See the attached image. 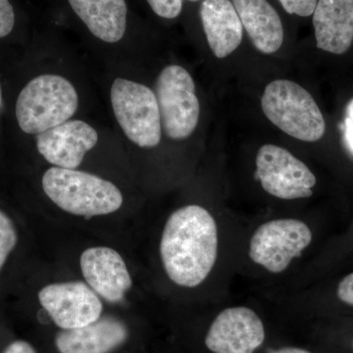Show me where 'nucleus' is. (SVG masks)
I'll return each instance as SVG.
<instances>
[{
    "instance_id": "obj_19",
    "label": "nucleus",
    "mask_w": 353,
    "mask_h": 353,
    "mask_svg": "<svg viewBox=\"0 0 353 353\" xmlns=\"http://www.w3.org/2000/svg\"><path fill=\"white\" fill-rule=\"evenodd\" d=\"M153 12L164 19H175L182 12L183 0H146Z\"/></svg>"
},
{
    "instance_id": "obj_27",
    "label": "nucleus",
    "mask_w": 353,
    "mask_h": 353,
    "mask_svg": "<svg viewBox=\"0 0 353 353\" xmlns=\"http://www.w3.org/2000/svg\"><path fill=\"white\" fill-rule=\"evenodd\" d=\"M189 1H190V2H196V1H199V0H189Z\"/></svg>"
},
{
    "instance_id": "obj_4",
    "label": "nucleus",
    "mask_w": 353,
    "mask_h": 353,
    "mask_svg": "<svg viewBox=\"0 0 353 353\" xmlns=\"http://www.w3.org/2000/svg\"><path fill=\"white\" fill-rule=\"evenodd\" d=\"M261 108L275 126L299 141L314 143L326 131L324 117L312 95L292 81L276 80L267 85Z\"/></svg>"
},
{
    "instance_id": "obj_6",
    "label": "nucleus",
    "mask_w": 353,
    "mask_h": 353,
    "mask_svg": "<svg viewBox=\"0 0 353 353\" xmlns=\"http://www.w3.org/2000/svg\"><path fill=\"white\" fill-rule=\"evenodd\" d=\"M313 234L303 221L283 218L260 225L248 245L253 263L272 274H281L303 255L312 243Z\"/></svg>"
},
{
    "instance_id": "obj_23",
    "label": "nucleus",
    "mask_w": 353,
    "mask_h": 353,
    "mask_svg": "<svg viewBox=\"0 0 353 353\" xmlns=\"http://www.w3.org/2000/svg\"><path fill=\"white\" fill-rule=\"evenodd\" d=\"M341 128H343V132H345V143H347L348 150L353 154V99L347 105L345 124Z\"/></svg>"
},
{
    "instance_id": "obj_18",
    "label": "nucleus",
    "mask_w": 353,
    "mask_h": 353,
    "mask_svg": "<svg viewBox=\"0 0 353 353\" xmlns=\"http://www.w3.org/2000/svg\"><path fill=\"white\" fill-rule=\"evenodd\" d=\"M18 236L12 220L0 210V271L17 245Z\"/></svg>"
},
{
    "instance_id": "obj_3",
    "label": "nucleus",
    "mask_w": 353,
    "mask_h": 353,
    "mask_svg": "<svg viewBox=\"0 0 353 353\" xmlns=\"http://www.w3.org/2000/svg\"><path fill=\"white\" fill-rule=\"evenodd\" d=\"M78 106V94L68 80L41 75L32 79L20 92L16 117L23 132L38 134L68 121Z\"/></svg>"
},
{
    "instance_id": "obj_8",
    "label": "nucleus",
    "mask_w": 353,
    "mask_h": 353,
    "mask_svg": "<svg viewBox=\"0 0 353 353\" xmlns=\"http://www.w3.org/2000/svg\"><path fill=\"white\" fill-rule=\"evenodd\" d=\"M255 176L267 194L284 201L313 194L316 176L301 160L278 145H264L257 152Z\"/></svg>"
},
{
    "instance_id": "obj_5",
    "label": "nucleus",
    "mask_w": 353,
    "mask_h": 353,
    "mask_svg": "<svg viewBox=\"0 0 353 353\" xmlns=\"http://www.w3.org/2000/svg\"><path fill=\"white\" fill-rule=\"evenodd\" d=\"M116 119L128 139L141 148H154L161 141L162 125L157 97L141 83L118 78L111 88Z\"/></svg>"
},
{
    "instance_id": "obj_14",
    "label": "nucleus",
    "mask_w": 353,
    "mask_h": 353,
    "mask_svg": "<svg viewBox=\"0 0 353 353\" xmlns=\"http://www.w3.org/2000/svg\"><path fill=\"white\" fill-rule=\"evenodd\" d=\"M313 27L319 50L347 52L353 41V0H318Z\"/></svg>"
},
{
    "instance_id": "obj_26",
    "label": "nucleus",
    "mask_w": 353,
    "mask_h": 353,
    "mask_svg": "<svg viewBox=\"0 0 353 353\" xmlns=\"http://www.w3.org/2000/svg\"><path fill=\"white\" fill-rule=\"evenodd\" d=\"M1 101H2V90H1V85H0V106H1Z\"/></svg>"
},
{
    "instance_id": "obj_1",
    "label": "nucleus",
    "mask_w": 353,
    "mask_h": 353,
    "mask_svg": "<svg viewBox=\"0 0 353 353\" xmlns=\"http://www.w3.org/2000/svg\"><path fill=\"white\" fill-rule=\"evenodd\" d=\"M219 248L217 223L208 209H176L165 224L160 257L167 276L183 288L201 285L214 268Z\"/></svg>"
},
{
    "instance_id": "obj_2",
    "label": "nucleus",
    "mask_w": 353,
    "mask_h": 353,
    "mask_svg": "<svg viewBox=\"0 0 353 353\" xmlns=\"http://www.w3.org/2000/svg\"><path fill=\"white\" fill-rule=\"evenodd\" d=\"M43 188L58 208L90 218L120 209L123 196L114 183L87 172L52 167L44 173Z\"/></svg>"
},
{
    "instance_id": "obj_12",
    "label": "nucleus",
    "mask_w": 353,
    "mask_h": 353,
    "mask_svg": "<svg viewBox=\"0 0 353 353\" xmlns=\"http://www.w3.org/2000/svg\"><path fill=\"white\" fill-rule=\"evenodd\" d=\"M85 282L102 299L116 303L123 301L132 282L120 253L110 248L97 246L85 250L80 259Z\"/></svg>"
},
{
    "instance_id": "obj_22",
    "label": "nucleus",
    "mask_w": 353,
    "mask_h": 353,
    "mask_svg": "<svg viewBox=\"0 0 353 353\" xmlns=\"http://www.w3.org/2000/svg\"><path fill=\"white\" fill-rule=\"evenodd\" d=\"M336 294L343 303L353 306V272L341 279L339 283Z\"/></svg>"
},
{
    "instance_id": "obj_25",
    "label": "nucleus",
    "mask_w": 353,
    "mask_h": 353,
    "mask_svg": "<svg viewBox=\"0 0 353 353\" xmlns=\"http://www.w3.org/2000/svg\"><path fill=\"white\" fill-rule=\"evenodd\" d=\"M270 353H311L308 350L299 347H283L280 350H273Z\"/></svg>"
},
{
    "instance_id": "obj_17",
    "label": "nucleus",
    "mask_w": 353,
    "mask_h": 353,
    "mask_svg": "<svg viewBox=\"0 0 353 353\" xmlns=\"http://www.w3.org/2000/svg\"><path fill=\"white\" fill-rule=\"evenodd\" d=\"M74 12L90 32L105 43L121 41L126 32L125 0H68Z\"/></svg>"
},
{
    "instance_id": "obj_16",
    "label": "nucleus",
    "mask_w": 353,
    "mask_h": 353,
    "mask_svg": "<svg viewBox=\"0 0 353 353\" xmlns=\"http://www.w3.org/2000/svg\"><path fill=\"white\" fill-rule=\"evenodd\" d=\"M250 41L264 54L277 52L284 43V27L267 0H231Z\"/></svg>"
},
{
    "instance_id": "obj_9",
    "label": "nucleus",
    "mask_w": 353,
    "mask_h": 353,
    "mask_svg": "<svg viewBox=\"0 0 353 353\" xmlns=\"http://www.w3.org/2000/svg\"><path fill=\"white\" fill-rule=\"evenodd\" d=\"M39 301L57 326L71 330L87 326L101 317L103 306L97 292L83 282L46 285Z\"/></svg>"
},
{
    "instance_id": "obj_11",
    "label": "nucleus",
    "mask_w": 353,
    "mask_h": 353,
    "mask_svg": "<svg viewBox=\"0 0 353 353\" xmlns=\"http://www.w3.org/2000/svg\"><path fill=\"white\" fill-rule=\"evenodd\" d=\"M97 141L99 134L94 128L80 120H68L37 134V148L46 161L73 170Z\"/></svg>"
},
{
    "instance_id": "obj_21",
    "label": "nucleus",
    "mask_w": 353,
    "mask_h": 353,
    "mask_svg": "<svg viewBox=\"0 0 353 353\" xmlns=\"http://www.w3.org/2000/svg\"><path fill=\"white\" fill-rule=\"evenodd\" d=\"M15 24V14L9 0H0V38L8 36Z\"/></svg>"
},
{
    "instance_id": "obj_13",
    "label": "nucleus",
    "mask_w": 353,
    "mask_h": 353,
    "mask_svg": "<svg viewBox=\"0 0 353 353\" xmlns=\"http://www.w3.org/2000/svg\"><path fill=\"white\" fill-rule=\"evenodd\" d=\"M126 325L111 316L81 328L62 330L55 338L60 353H111L127 341Z\"/></svg>"
},
{
    "instance_id": "obj_20",
    "label": "nucleus",
    "mask_w": 353,
    "mask_h": 353,
    "mask_svg": "<svg viewBox=\"0 0 353 353\" xmlns=\"http://www.w3.org/2000/svg\"><path fill=\"white\" fill-rule=\"evenodd\" d=\"M285 12L290 15L309 17L313 15L318 0H279Z\"/></svg>"
},
{
    "instance_id": "obj_15",
    "label": "nucleus",
    "mask_w": 353,
    "mask_h": 353,
    "mask_svg": "<svg viewBox=\"0 0 353 353\" xmlns=\"http://www.w3.org/2000/svg\"><path fill=\"white\" fill-rule=\"evenodd\" d=\"M201 19L209 48L217 58L232 54L243 41V26L231 0H203Z\"/></svg>"
},
{
    "instance_id": "obj_10",
    "label": "nucleus",
    "mask_w": 353,
    "mask_h": 353,
    "mask_svg": "<svg viewBox=\"0 0 353 353\" xmlns=\"http://www.w3.org/2000/svg\"><path fill=\"white\" fill-rule=\"evenodd\" d=\"M265 327L261 318L245 306L221 311L205 336V345L213 353H253L263 345Z\"/></svg>"
},
{
    "instance_id": "obj_24",
    "label": "nucleus",
    "mask_w": 353,
    "mask_h": 353,
    "mask_svg": "<svg viewBox=\"0 0 353 353\" xmlns=\"http://www.w3.org/2000/svg\"><path fill=\"white\" fill-rule=\"evenodd\" d=\"M3 353H37L34 348L25 341H15L4 350Z\"/></svg>"
},
{
    "instance_id": "obj_7",
    "label": "nucleus",
    "mask_w": 353,
    "mask_h": 353,
    "mask_svg": "<svg viewBox=\"0 0 353 353\" xmlns=\"http://www.w3.org/2000/svg\"><path fill=\"white\" fill-rule=\"evenodd\" d=\"M161 125L169 138H189L199 124L201 106L189 72L178 65L162 70L155 83Z\"/></svg>"
}]
</instances>
